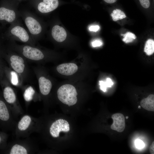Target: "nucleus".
Segmentation results:
<instances>
[{
	"mask_svg": "<svg viewBox=\"0 0 154 154\" xmlns=\"http://www.w3.org/2000/svg\"><path fill=\"white\" fill-rule=\"evenodd\" d=\"M58 5V0H43L38 5V9L41 13H46L54 10Z\"/></svg>",
	"mask_w": 154,
	"mask_h": 154,
	"instance_id": "6e6552de",
	"label": "nucleus"
},
{
	"mask_svg": "<svg viewBox=\"0 0 154 154\" xmlns=\"http://www.w3.org/2000/svg\"><path fill=\"white\" fill-rule=\"evenodd\" d=\"M135 145L136 147L139 149H142L145 146V144L143 142L142 140L139 139L135 140Z\"/></svg>",
	"mask_w": 154,
	"mask_h": 154,
	"instance_id": "b1692460",
	"label": "nucleus"
},
{
	"mask_svg": "<svg viewBox=\"0 0 154 154\" xmlns=\"http://www.w3.org/2000/svg\"><path fill=\"white\" fill-rule=\"evenodd\" d=\"M15 19V14L13 11L3 7L0 8V20H5L12 22Z\"/></svg>",
	"mask_w": 154,
	"mask_h": 154,
	"instance_id": "4468645a",
	"label": "nucleus"
},
{
	"mask_svg": "<svg viewBox=\"0 0 154 154\" xmlns=\"http://www.w3.org/2000/svg\"><path fill=\"white\" fill-rule=\"evenodd\" d=\"M70 130V125L68 122L64 119H59L52 124L50 128L49 132L52 137L57 138L61 132H67Z\"/></svg>",
	"mask_w": 154,
	"mask_h": 154,
	"instance_id": "39448f33",
	"label": "nucleus"
},
{
	"mask_svg": "<svg viewBox=\"0 0 154 154\" xmlns=\"http://www.w3.org/2000/svg\"><path fill=\"white\" fill-rule=\"evenodd\" d=\"M100 29V27L98 25L92 26L89 28V30L90 31L96 32Z\"/></svg>",
	"mask_w": 154,
	"mask_h": 154,
	"instance_id": "bb28decb",
	"label": "nucleus"
},
{
	"mask_svg": "<svg viewBox=\"0 0 154 154\" xmlns=\"http://www.w3.org/2000/svg\"><path fill=\"white\" fill-rule=\"evenodd\" d=\"M31 122V118L29 116H24L19 122L18 124V129L21 131H24L27 129Z\"/></svg>",
	"mask_w": 154,
	"mask_h": 154,
	"instance_id": "f3484780",
	"label": "nucleus"
},
{
	"mask_svg": "<svg viewBox=\"0 0 154 154\" xmlns=\"http://www.w3.org/2000/svg\"><path fill=\"white\" fill-rule=\"evenodd\" d=\"M102 44V42L98 40H95L92 43V46L94 47L100 46Z\"/></svg>",
	"mask_w": 154,
	"mask_h": 154,
	"instance_id": "a878e982",
	"label": "nucleus"
},
{
	"mask_svg": "<svg viewBox=\"0 0 154 154\" xmlns=\"http://www.w3.org/2000/svg\"><path fill=\"white\" fill-rule=\"evenodd\" d=\"M9 82L3 88V94L4 98L6 102L10 104L16 103L17 101V96L15 91Z\"/></svg>",
	"mask_w": 154,
	"mask_h": 154,
	"instance_id": "1a4fd4ad",
	"label": "nucleus"
},
{
	"mask_svg": "<svg viewBox=\"0 0 154 154\" xmlns=\"http://www.w3.org/2000/svg\"><path fill=\"white\" fill-rule=\"evenodd\" d=\"M25 23L31 33L37 35L40 33L42 28L39 23L31 17H28L25 19Z\"/></svg>",
	"mask_w": 154,
	"mask_h": 154,
	"instance_id": "9d476101",
	"label": "nucleus"
},
{
	"mask_svg": "<svg viewBox=\"0 0 154 154\" xmlns=\"http://www.w3.org/2000/svg\"><path fill=\"white\" fill-rule=\"evenodd\" d=\"M110 15L113 21H115L122 19L126 17L123 12L118 9L114 10Z\"/></svg>",
	"mask_w": 154,
	"mask_h": 154,
	"instance_id": "6ab92c4d",
	"label": "nucleus"
},
{
	"mask_svg": "<svg viewBox=\"0 0 154 154\" xmlns=\"http://www.w3.org/2000/svg\"><path fill=\"white\" fill-rule=\"evenodd\" d=\"M27 151L23 146L15 144L12 147L10 152V154H27Z\"/></svg>",
	"mask_w": 154,
	"mask_h": 154,
	"instance_id": "a211bd4d",
	"label": "nucleus"
},
{
	"mask_svg": "<svg viewBox=\"0 0 154 154\" xmlns=\"http://www.w3.org/2000/svg\"><path fill=\"white\" fill-rule=\"evenodd\" d=\"M113 84L114 83L111 79L109 78H107L106 82L99 81L100 89L104 92L106 91L107 87H111Z\"/></svg>",
	"mask_w": 154,
	"mask_h": 154,
	"instance_id": "5701e85b",
	"label": "nucleus"
},
{
	"mask_svg": "<svg viewBox=\"0 0 154 154\" xmlns=\"http://www.w3.org/2000/svg\"><path fill=\"white\" fill-rule=\"evenodd\" d=\"M138 108H141V107H140V106H138Z\"/></svg>",
	"mask_w": 154,
	"mask_h": 154,
	"instance_id": "2f4dec72",
	"label": "nucleus"
},
{
	"mask_svg": "<svg viewBox=\"0 0 154 154\" xmlns=\"http://www.w3.org/2000/svg\"><path fill=\"white\" fill-rule=\"evenodd\" d=\"M140 104L141 107L148 111H154V95L150 94L141 100Z\"/></svg>",
	"mask_w": 154,
	"mask_h": 154,
	"instance_id": "2eb2a0df",
	"label": "nucleus"
},
{
	"mask_svg": "<svg viewBox=\"0 0 154 154\" xmlns=\"http://www.w3.org/2000/svg\"><path fill=\"white\" fill-rule=\"evenodd\" d=\"M52 35L55 40L58 42H62L66 39L67 33L63 28L56 25L54 26L52 28Z\"/></svg>",
	"mask_w": 154,
	"mask_h": 154,
	"instance_id": "9b49d317",
	"label": "nucleus"
},
{
	"mask_svg": "<svg viewBox=\"0 0 154 154\" xmlns=\"http://www.w3.org/2000/svg\"><path fill=\"white\" fill-rule=\"evenodd\" d=\"M35 91L33 88L29 86L26 88L24 93V98L25 100L29 102L32 100Z\"/></svg>",
	"mask_w": 154,
	"mask_h": 154,
	"instance_id": "412c9836",
	"label": "nucleus"
},
{
	"mask_svg": "<svg viewBox=\"0 0 154 154\" xmlns=\"http://www.w3.org/2000/svg\"><path fill=\"white\" fill-rule=\"evenodd\" d=\"M106 2L109 3H112L116 2L117 0H104Z\"/></svg>",
	"mask_w": 154,
	"mask_h": 154,
	"instance_id": "c85d7f7f",
	"label": "nucleus"
},
{
	"mask_svg": "<svg viewBox=\"0 0 154 154\" xmlns=\"http://www.w3.org/2000/svg\"><path fill=\"white\" fill-rule=\"evenodd\" d=\"M126 119H128V116H126Z\"/></svg>",
	"mask_w": 154,
	"mask_h": 154,
	"instance_id": "7c9ffc66",
	"label": "nucleus"
},
{
	"mask_svg": "<svg viewBox=\"0 0 154 154\" xmlns=\"http://www.w3.org/2000/svg\"><path fill=\"white\" fill-rule=\"evenodd\" d=\"M33 70L38 81L40 91L43 96L48 95L52 88V83L50 80L42 75L37 67L33 68Z\"/></svg>",
	"mask_w": 154,
	"mask_h": 154,
	"instance_id": "20e7f679",
	"label": "nucleus"
},
{
	"mask_svg": "<svg viewBox=\"0 0 154 154\" xmlns=\"http://www.w3.org/2000/svg\"><path fill=\"white\" fill-rule=\"evenodd\" d=\"M56 69L57 72L61 74L70 76L74 74L77 71L78 67L74 63H66L58 65Z\"/></svg>",
	"mask_w": 154,
	"mask_h": 154,
	"instance_id": "0eeeda50",
	"label": "nucleus"
},
{
	"mask_svg": "<svg viewBox=\"0 0 154 154\" xmlns=\"http://www.w3.org/2000/svg\"><path fill=\"white\" fill-rule=\"evenodd\" d=\"M12 34L18 37L22 42H26L29 39V37L26 31L23 27L17 26L11 30Z\"/></svg>",
	"mask_w": 154,
	"mask_h": 154,
	"instance_id": "ddd939ff",
	"label": "nucleus"
},
{
	"mask_svg": "<svg viewBox=\"0 0 154 154\" xmlns=\"http://www.w3.org/2000/svg\"><path fill=\"white\" fill-rule=\"evenodd\" d=\"M144 51L148 55H150L154 52V41L152 39H149L146 41Z\"/></svg>",
	"mask_w": 154,
	"mask_h": 154,
	"instance_id": "aec40b11",
	"label": "nucleus"
},
{
	"mask_svg": "<svg viewBox=\"0 0 154 154\" xmlns=\"http://www.w3.org/2000/svg\"><path fill=\"white\" fill-rule=\"evenodd\" d=\"M8 71V78L11 84L17 87L21 86L24 81L20 76L11 68Z\"/></svg>",
	"mask_w": 154,
	"mask_h": 154,
	"instance_id": "f8f14e48",
	"label": "nucleus"
},
{
	"mask_svg": "<svg viewBox=\"0 0 154 154\" xmlns=\"http://www.w3.org/2000/svg\"><path fill=\"white\" fill-rule=\"evenodd\" d=\"M113 122L111 126L112 129L119 132L123 131L125 127V117L122 114L117 113L112 116Z\"/></svg>",
	"mask_w": 154,
	"mask_h": 154,
	"instance_id": "423d86ee",
	"label": "nucleus"
},
{
	"mask_svg": "<svg viewBox=\"0 0 154 154\" xmlns=\"http://www.w3.org/2000/svg\"><path fill=\"white\" fill-rule=\"evenodd\" d=\"M8 61L11 68L20 76L24 82L28 79L29 70L27 61L22 56L13 54L9 56Z\"/></svg>",
	"mask_w": 154,
	"mask_h": 154,
	"instance_id": "f257e3e1",
	"label": "nucleus"
},
{
	"mask_svg": "<svg viewBox=\"0 0 154 154\" xmlns=\"http://www.w3.org/2000/svg\"><path fill=\"white\" fill-rule=\"evenodd\" d=\"M59 100L63 104L70 106L75 104L77 102V93L75 87L69 84L61 86L57 91Z\"/></svg>",
	"mask_w": 154,
	"mask_h": 154,
	"instance_id": "f03ea898",
	"label": "nucleus"
},
{
	"mask_svg": "<svg viewBox=\"0 0 154 154\" xmlns=\"http://www.w3.org/2000/svg\"><path fill=\"white\" fill-rule=\"evenodd\" d=\"M2 138L1 136V135H0V144L1 143L2 141Z\"/></svg>",
	"mask_w": 154,
	"mask_h": 154,
	"instance_id": "c756f323",
	"label": "nucleus"
},
{
	"mask_svg": "<svg viewBox=\"0 0 154 154\" xmlns=\"http://www.w3.org/2000/svg\"><path fill=\"white\" fill-rule=\"evenodd\" d=\"M121 35L124 38L122 40L126 43L131 42L136 38L135 35L130 32H127L124 34H121Z\"/></svg>",
	"mask_w": 154,
	"mask_h": 154,
	"instance_id": "4be33fe9",
	"label": "nucleus"
},
{
	"mask_svg": "<svg viewBox=\"0 0 154 154\" xmlns=\"http://www.w3.org/2000/svg\"><path fill=\"white\" fill-rule=\"evenodd\" d=\"M10 114L7 107L5 103L0 100V121L5 122L9 120Z\"/></svg>",
	"mask_w": 154,
	"mask_h": 154,
	"instance_id": "dca6fc26",
	"label": "nucleus"
},
{
	"mask_svg": "<svg viewBox=\"0 0 154 154\" xmlns=\"http://www.w3.org/2000/svg\"><path fill=\"white\" fill-rule=\"evenodd\" d=\"M154 142H152L149 147V151L151 154H154Z\"/></svg>",
	"mask_w": 154,
	"mask_h": 154,
	"instance_id": "cd10ccee",
	"label": "nucleus"
},
{
	"mask_svg": "<svg viewBox=\"0 0 154 154\" xmlns=\"http://www.w3.org/2000/svg\"><path fill=\"white\" fill-rule=\"evenodd\" d=\"M141 6L144 8H148L150 6L149 0H139Z\"/></svg>",
	"mask_w": 154,
	"mask_h": 154,
	"instance_id": "393cba45",
	"label": "nucleus"
},
{
	"mask_svg": "<svg viewBox=\"0 0 154 154\" xmlns=\"http://www.w3.org/2000/svg\"><path fill=\"white\" fill-rule=\"evenodd\" d=\"M22 56L27 61L32 62H38L42 61L45 56L39 49L29 46H25L21 51Z\"/></svg>",
	"mask_w": 154,
	"mask_h": 154,
	"instance_id": "7ed1b4c3",
	"label": "nucleus"
}]
</instances>
